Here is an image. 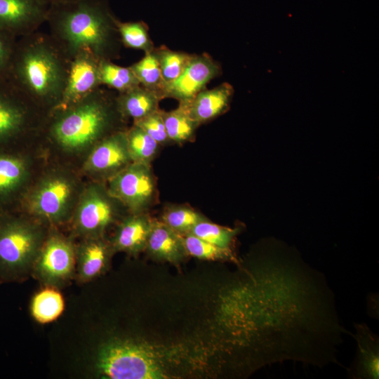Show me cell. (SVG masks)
<instances>
[{
	"label": "cell",
	"instance_id": "obj_1",
	"mask_svg": "<svg viewBox=\"0 0 379 379\" xmlns=\"http://www.w3.org/2000/svg\"><path fill=\"white\" fill-rule=\"evenodd\" d=\"M117 20L104 0H69L50 4L46 22L69 60L88 51L100 60H111L121 41Z\"/></svg>",
	"mask_w": 379,
	"mask_h": 379
},
{
	"label": "cell",
	"instance_id": "obj_2",
	"mask_svg": "<svg viewBox=\"0 0 379 379\" xmlns=\"http://www.w3.org/2000/svg\"><path fill=\"white\" fill-rule=\"evenodd\" d=\"M69 65L53 37L37 30L18 39L7 79L51 112L61 100Z\"/></svg>",
	"mask_w": 379,
	"mask_h": 379
},
{
	"label": "cell",
	"instance_id": "obj_3",
	"mask_svg": "<svg viewBox=\"0 0 379 379\" xmlns=\"http://www.w3.org/2000/svg\"><path fill=\"white\" fill-rule=\"evenodd\" d=\"M48 126L51 138L65 149L86 147L112 128L118 111L116 97L98 88L80 101L51 112Z\"/></svg>",
	"mask_w": 379,
	"mask_h": 379
},
{
	"label": "cell",
	"instance_id": "obj_4",
	"mask_svg": "<svg viewBox=\"0 0 379 379\" xmlns=\"http://www.w3.org/2000/svg\"><path fill=\"white\" fill-rule=\"evenodd\" d=\"M46 237L39 225L0 213V284L24 281L31 276Z\"/></svg>",
	"mask_w": 379,
	"mask_h": 379
},
{
	"label": "cell",
	"instance_id": "obj_5",
	"mask_svg": "<svg viewBox=\"0 0 379 379\" xmlns=\"http://www.w3.org/2000/svg\"><path fill=\"white\" fill-rule=\"evenodd\" d=\"M96 359L97 371L105 378H168L166 371L152 350L133 340H114L102 345Z\"/></svg>",
	"mask_w": 379,
	"mask_h": 379
},
{
	"label": "cell",
	"instance_id": "obj_6",
	"mask_svg": "<svg viewBox=\"0 0 379 379\" xmlns=\"http://www.w3.org/2000/svg\"><path fill=\"white\" fill-rule=\"evenodd\" d=\"M75 246L62 234L47 235L34 262L31 276L44 286L58 289L74 280Z\"/></svg>",
	"mask_w": 379,
	"mask_h": 379
},
{
	"label": "cell",
	"instance_id": "obj_7",
	"mask_svg": "<svg viewBox=\"0 0 379 379\" xmlns=\"http://www.w3.org/2000/svg\"><path fill=\"white\" fill-rule=\"evenodd\" d=\"M36 107L8 79L0 80V147L8 146L28 129Z\"/></svg>",
	"mask_w": 379,
	"mask_h": 379
},
{
	"label": "cell",
	"instance_id": "obj_8",
	"mask_svg": "<svg viewBox=\"0 0 379 379\" xmlns=\"http://www.w3.org/2000/svg\"><path fill=\"white\" fill-rule=\"evenodd\" d=\"M154 183L148 163L133 161L110 180V195L134 211L144 208L151 201Z\"/></svg>",
	"mask_w": 379,
	"mask_h": 379
},
{
	"label": "cell",
	"instance_id": "obj_9",
	"mask_svg": "<svg viewBox=\"0 0 379 379\" xmlns=\"http://www.w3.org/2000/svg\"><path fill=\"white\" fill-rule=\"evenodd\" d=\"M220 72V65L208 55H193L179 77L164 84L161 98H172L180 103H187Z\"/></svg>",
	"mask_w": 379,
	"mask_h": 379
},
{
	"label": "cell",
	"instance_id": "obj_10",
	"mask_svg": "<svg viewBox=\"0 0 379 379\" xmlns=\"http://www.w3.org/2000/svg\"><path fill=\"white\" fill-rule=\"evenodd\" d=\"M73 191L72 184L65 177L49 178L37 187L29 199L31 211L41 220L61 222L67 216Z\"/></svg>",
	"mask_w": 379,
	"mask_h": 379
},
{
	"label": "cell",
	"instance_id": "obj_11",
	"mask_svg": "<svg viewBox=\"0 0 379 379\" xmlns=\"http://www.w3.org/2000/svg\"><path fill=\"white\" fill-rule=\"evenodd\" d=\"M99 63L100 60L88 51H81L70 60L65 87L54 110L66 108L102 86Z\"/></svg>",
	"mask_w": 379,
	"mask_h": 379
},
{
	"label": "cell",
	"instance_id": "obj_12",
	"mask_svg": "<svg viewBox=\"0 0 379 379\" xmlns=\"http://www.w3.org/2000/svg\"><path fill=\"white\" fill-rule=\"evenodd\" d=\"M114 217V208L107 197L98 188L90 187L84 193L77 209L74 232L83 238L102 237Z\"/></svg>",
	"mask_w": 379,
	"mask_h": 379
},
{
	"label": "cell",
	"instance_id": "obj_13",
	"mask_svg": "<svg viewBox=\"0 0 379 379\" xmlns=\"http://www.w3.org/2000/svg\"><path fill=\"white\" fill-rule=\"evenodd\" d=\"M44 0H0V30L18 38L38 30L46 21Z\"/></svg>",
	"mask_w": 379,
	"mask_h": 379
},
{
	"label": "cell",
	"instance_id": "obj_14",
	"mask_svg": "<svg viewBox=\"0 0 379 379\" xmlns=\"http://www.w3.org/2000/svg\"><path fill=\"white\" fill-rule=\"evenodd\" d=\"M76 280L79 284L88 283L100 277L108 269L112 245L102 237L84 238L76 247Z\"/></svg>",
	"mask_w": 379,
	"mask_h": 379
},
{
	"label": "cell",
	"instance_id": "obj_15",
	"mask_svg": "<svg viewBox=\"0 0 379 379\" xmlns=\"http://www.w3.org/2000/svg\"><path fill=\"white\" fill-rule=\"evenodd\" d=\"M356 331L352 336L357 345L356 356L347 368L353 379H378L379 338L365 323H354Z\"/></svg>",
	"mask_w": 379,
	"mask_h": 379
},
{
	"label": "cell",
	"instance_id": "obj_16",
	"mask_svg": "<svg viewBox=\"0 0 379 379\" xmlns=\"http://www.w3.org/2000/svg\"><path fill=\"white\" fill-rule=\"evenodd\" d=\"M130 160L126 133L117 132L95 146L85 167L93 172H107L125 166Z\"/></svg>",
	"mask_w": 379,
	"mask_h": 379
},
{
	"label": "cell",
	"instance_id": "obj_17",
	"mask_svg": "<svg viewBox=\"0 0 379 379\" xmlns=\"http://www.w3.org/2000/svg\"><path fill=\"white\" fill-rule=\"evenodd\" d=\"M145 249L153 258L178 264L187 256L182 235L163 222L153 221Z\"/></svg>",
	"mask_w": 379,
	"mask_h": 379
},
{
	"label": "cell",
	"instance_id": "obj_18",
	"mask_svg": "<svg viewBox=\"0 0 379 379\" xmlns=\"http://www.w3.org/2000/svg\"><path fill=\"white\" fill-rule=\"evenodd\" d=\"M233 93V87L228 83H223L212 89L204 88L190 102L183 104L186 105L190 117L199 126L227 109Z\"/></svg>",
	"mask_w": 379,
	"mask_h": 379
},
{
	"label": "cell",
	"instance_id": "obj_19",
	"mask_svg": "<svg viewBox=\"0 0 379 379\" xmlns=\"http://www.w3.org/2000/svg\"><path fill=\"white\" fill-rule=\"evenodd\" d=\"M0 147V209L16 197L26 180L28 168L19 154Z\"/></svg>",
	"mask_w": 379,
	"mask_h": 379
},
{
	"label": "cell",
	"instance_id": "obj_20",
	"mask_svg": "<svg viewBox=\"0 0 379 379\" xmlns=\"http://www.w3.org/2000/svg\"><path fill=\"white\" fill-rule=\"evenodd\" d=\"M153 221L145 215L125 219L119 226L112 246L114 251L135 255L145 249Z\"/></svg>",
	"mask_w": 379,
	"mask_h": 379
},
{
	"label": "cell",
	"instance_id": "obj_21",
	"mask_svg": "<svg viewBox=\"0 0 379 379\" xmlns=\"http://www.w3.org/2000/svg\"><path fill=\"white\" fill-rule=\"evenodd\" d=\"M160 99L161 97L157 92L140 84L118 93L116 96L117 106L120 114L132 118L134 121L158 110Z\"/></svg>",
	"mask_w": 379,
	"mask_h": 379
},
{
	"label": "cell",
	"instance_id": "obj_22",
	"mask_svg": "<svg viewBox=\"0 0 379 379\" xmlns=\"http://www.w3.org/2000/svg\"><path fill=\"white\" fill-rule=\"evenodd\" d=\"M65 309V301L58 288L44 286L33 296L30 311L32 317L40 324L57 319Z\"/></svg>",
	"mask_w": 379,
	"mask_h": 379
},
{
	"label": "cell",
	"instance_id": "obj_23",
	"mask_svg": "<svg viewBox=\"0 0 379 379\" xmlns=\"http://www.w3.org/2000/svg\"><path fill=\"white\" fill-rule=\"evenodd\" d=\"M182 237L187 255L200 260L228 261L239 264L232 249L217 246L190 233L183 234Z\"/></svg>",
	"mask_w": 379,
	"mask_h": 379
},
{
	"label": "cell",
	"instance_id": "obj_24",
	"mask_svg": "<svg viewBox=\"0 0 379 379\" xmlns=\"http://www.w3.org/2000/svg\"><path fill=\"white\" fill-rule=\"evenodd\" d=\"M162 116L168 140L175 142L189 140L198 126L183 103H180L177 109L171 112H162Z\"/></svg>",
	"mask_w": 379,
	"mask_h": 379
},
{
	"label": "cell",
	"instance_id": "obj_25",
	"mask_svg": "<svg viewBox=\"0 0 379 379\" xmlns=\"http://www.w3.org/2000/svg\"><path fill=\"white\" fill-rule=\"evenodd\" d=\"M99 75L101 86L114 88L119 93L140 85L130 67L117 65L109 60H100Z\"/></svg>",
	"mask_w": 379,
	"mask_h": 379
},
{
	"label": "cell",
	"instance_id": "obj_26",
	"mask_svg": "<svg viewBox=\"0 0 379 379\" xmlns=\"http://www.w3.org/2000/svg\"><path fill=\"white\" fill-rule=\"evenodd\" d=\"M130 68L141 86L156 91L161 95L164 82L154 50L145 53L140 60L131 65Z\"/></svg>",
	"mask_w": 379,
	"mask_h": 379
},
{
	"label": "cell",
	"instance_id": "obj_27",
	"mask_svg": "<svg viewBox=\"0 0 379 379\" xmlns=\"http://www.w3.org/2000/svg\"><path fill=\"white\" fill-rule=\"evenodd\" d=\"M239 232V228L221 226L204 219L195 225L189 233L217 246L232 249Z\"/></svg>",
	"mask_w": 379,
	"mask_h": 379
},
{
	"label": "cell",
	"instance_id": "obj_28",
	"mask_svg": "<svg viewBox=\"0 0 379 379\" xmlns=\"http://www.w3.org/2000/svg\"><path fill=\"white\" fill-rule=\"evenodd\" d=\"M126 135L131 160L149 163L156 154L158 142L135 124L126 133Z\"/></svg>",
	"mask_w": 379,
	"mask_h": 379
},
{
	"label": "cell",
	"instance_id": "obj_29",
	"mask_svg": "<svg viewBox=\"0 0 379 379\" xmlns=\"http://www.w3.org/2000/svg\"><path fill=\"white\" fill-rule=\"evenodd\" d=\"M117 28L120 40L126 47L141 50L145 53L154 50L147 28L142 22H123L117 20Z\"/></svg>",
	"mask_w": 379,
	"mask_h": 379
},
{
	"label": "cell",
	"instance_id": "obj_30",
	"mask_svg": "<svg viewBox=\"0 0 379 379\" xmlns=\"http://www.w3.org/2000/svg\"><path fill=\"white\" fill-rule=\"evenodd\" d=\"M164 84L175 80L182 72L193 55L161 47L154 49Z\"/></svg>",
	"mask_w": 379,
	"mask_h": 379
},
{
	"label": "cell",
	"instance_id": "obj_31",
	"mask_svg": "<svg viewBox=\"0 0 379 379\" xmlns=\"http://www.w3.org/2000/svg\"><path fill=\"white\" fill-rule=\"evenodd\" d=\"M206 219L194 210L185 206L168 208L162 215V221L180 235L189 233L199 222Z\"/></svg>",
	"mask_w": 379,
	"mask_h": 379
},
{
	"label": "cell",
	"instance_id": "obj_32",
	"mask_svg": "<svg viewBox=\"0 0 379 379\" xmlns=\"http://www.w3.org/2000/svg\"><path fill=\"white\" fill-rule=\"evenodd\" d=\"M134 124L143 129L158 144L164 143L168 140L162 112L159 109L135 121Z\"/></svg>",
	"mask_w": 379,
	"mask_h": 379
},
{
	"label": "cell",
	"instance_id": "obj_33",
	"mask_svg": "<svg viewBox=\"0 0 379 379\" xmlns=\"http://www.w3.org/2000/svg\"><path fill=\"white\" fill-rule=\"evenodd\" d=\"M18 37L0 30V80L8 77Z\"/></svg>",
	"mask_w": 379,
	"mask_h": 379
},
{
	"label": "cell",
	"instance_id": "obj_34",
	"mask_svg": "<svg viewBox=\"0 0 379 379\" xmlns=\"http://www.w3.org/2000/svg\"><path fill=\"white\" fill-rule=\"evenodd\" d=\"M48 5L54 3L62 2L69 0H44Z\"/></svg>",
	"mask_w": 379,
	"mask_h": 379
}]
</instances>
